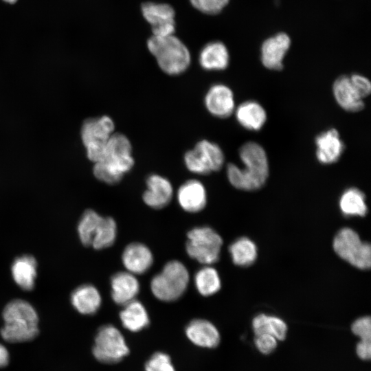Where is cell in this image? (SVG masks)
<instances>
[{"label": "cell", "mask_w": 371, "mask_h": 371, "mask_svg": "<svg viewBox=\"0 0 371 371\" xmlns=\"http://www.w3.org/2000/svg\"><path fill=\"white\" fill-rule=\"evenodd\" d=\"M243 168L235 164L227 165L226 175L230 184L241 190L254 191L262 188L269 173L267 153L261 145L248 142L239 148Z\"/></svg>", "instance_id": "cell-1"}, {"label": "cell", "mask_w": 371, "mask_h": 371, "mask_svg": "<svg viewBox=\"0 0 371 371\" xmlns=\"http://www.w3.org/2000/svg\"><path fill=\"white\" fill-rule=\"evenodd\" d=\"M132 150L129 139L123 133L115 132L107 142L104 157L94 163L95 178L109 185L118 183L134 166Z\"/></svg>", "instance_id": "cell-2"}, {"label": "cell", "mask_w": 371, "mask_h": 371, "mask_svg": "<svg viewBox=\"0 0 371 371\" xmlns=\"http://www.w3.org/2000/svg\"><path fill=\"white\" fill-rule=\"evenodd\" d=\"M4 326L1 335L11 343L32 340L38 333V317L36 310L27 302L14 300L8 302L3 311Z\"/></svg>", "instance_id": "cell-3"}, {"label": "cell", "mask_w": 371, "mask_h": 371, "mask_svg": "<svg viewBox=\"0 0 371 371\" xmlns=\"http://www.w3.org/2000/svg\"><path fill=\"white\" fill-rule=\"evenodd\" d=\"M150 52L159 68L166 74L177 76L185 72L190 65V54L185 44L174 34L152 36L147 42Z\"/></svg>", "instance_id": "cell-4"}, {"label": "cell", "mask_w": 371, "mask_h": 371, "mask_svg": "<svg viewBox=\"0 0 371 371\" xmlns=\"http://www.w3.org/2000/svg\"><path fill=\"white\" fill-rule=\"evenodd\" d=\"M189 279L186 266L179 260H170L153 277L150 289L153 295L161 301H175L185 293Z\"/></svg>", "instance_id": "cell-5"}, {"label": "cell", "mask_w": 371, "mask_h": 371, "mask_svg": "<svg viewBox=\"0 0 371 371\" xmlns=\"http://www.w3.org/2000/svg\"><path fill=\"white\" fill-rule=\"evenodd\" d=\"M115 123L108 115L84 121L80 135L88 159L96 163L104 157L107 142L115 133Z\"/></svg>", "instance_id": "cell-6"}, {"label": "cell", "mask_w": 371, "mask_h": 371, "mask_svg": "<svg viewBox=\"0 0 371 371\" xmlns=\"http://www.w3.org/2000/svg\"><path fill=\"white\" fill-rule=\"evenodd\" d=\"M222 245L221 236L210 227H194L187 233L186 252L201 264L210 265L217 262Z\"/></svg>", "instance_id": "cell-7"}, {"label": "cell", "mask_w": 371, "mask_h": 371, "mask_svg": "<svg viewBox=\"0 0 371 371\" xmlns=\"http://www.w3.org/2000/svg\"><path fill=\"white\" fill-rule=\"evenodd\" d=\"M333 249L343 260L360 269H368L371 265V247L363 242L358 234L349 227L340 229L333 240Z\"/></svg>", "instance_id": "cell-8"}, {"label": "cell", "mask_w": 371, "mask_h": 371, "mask_svg": "<svg viewBox=\"0 0 371 371\" xmlns=\"http://www.w3.org/2000/svg\"><path fill=\"white\" fill-rule=\"evenodd\" d=\"M94 357L104 363H115L129 353L122 333L113 325L102 326L95 335L92 348Z\"/></svg>", "instance_id": "cell-9"}, {"label": "cell", "mask_w": 371, "mask_h": 371, "mask_svg": "<svg viewBox=\"0 0 371 371\" xmlns=\"http://www.w3.org/2000/svg\"><path fill=\"white\" fill-rule=\"evenodd\" d=\"M144 19L151 25L153 36H166L174 34L175 10L167 3L146 2L142 5Z\"/></svg>", "instance_id": "cell-10"}, {"label": "cell", "mask_w": 371, "mask_h": 371, "mask_svg": "<svg viewBox=\"0 0 371 371\" xmlns=\"http://www.w3.org/2000/svg\"><path fill=\"white\" fill-rule=\"evenodd\" d=\"M207 111L213 116L227 118L235 111V100L232 90L221 83L212 85L204 97Z\"/></svg>", "instance_id": "cell-11"}, {"label": "cell", "mask_w": 371, "mask_h": 371, "mask_svg": "<svg viewBox=\"0 0 371 371\" xmlns=\"http://www.w3.org/2000/svg\"><path fill=\"white\" fill-rule=\"evenodd\" d=\"M146 190L142 194L146 205L153 209H162L167 206L173 196V187L165 177L150 174L146 180Z\"/></svg>", "instance_id": "cell-12"}, {"label": "cell", "mask_w": 371, "mask_h": 371, "mask_svg": "<svg viewBox=\"0 0 371 371\" xmlns=\"http://www.w3.org/2000/svg\"><path fill=\"white\" fill-rule=\"evenodd\" d=\"M290 45L291 39L285 33H279L267 38L260 49L261 62L264 67L270 70H281Z\"/></svg>", "instance_id": "cell-13"}, {"label": "cell", "mask_w": 371, "mask_h": 371, "mask_svg": "<svg viewBox=\"0 0 371 371\" xmlns=\"http://www.w3.org/2000/svg\"><path fill=\"white\" fill-rule=\"evenodd\" d=\"M177 199L183 210L190 213L199 212L207 204L206 189L199 180L188 179L178 188Z\"/></svg>", "instance_id": "cell-14"}, {"label": "cell", "mask_w": 371, "mask_h": 371, "mask_svg": "<svg viewBox=\"0 0 371 371\" xmlns=\"http://www.w3.org/2000/svg\"><path fill=\"white\" fill-rule=\"evenodd\" d=\"M315 145L317 160L326 165L337 162L345 148L338 131L333 128L317 135Z\"/></svg>", "instance_id": "cell-15"}, {"label": "cell", "mask_w": 371, "mask_h": 371, "mask_svg": "<svg viewBox=\"0 0 371 371\" xmlns=\"http://www.w3.org/2000/svg\"><path fill=\"white\" fill-rule=\"evenodd\" d=\"M188 339L194 345L205 348H216L220 343V333L216 327L210 321L194 319L186 327Z\"/></svg>", "instance_id": "cell-16"}, {"label": "cell", "mask_w": 371, "mask_h": 371, "mask_svg": "<svg viewBox=\"0 0 371 371\" xmlns=\"http://www.w3.org/2000/svg\"><path fill=\"white\" fill-rule=\"evenodd\" d=\"M111 294L115 303L124 306L135 300L140 285L135 276L128 271H119L111 278Z\"/></svg>", "instance_id": "cell-17"}, {"label": "cell", "mask_w": 371, "mask_h": 371, "mask_svg": "<svg viewBox=\"0 0 371 371\" xmlns=\"http://www.w3.org/2000/svg\"><path fill=\"white\" fill-rule=\"evenodd\" d=\"M122 261L126 271L134 274H143L153 263V256L150 249L141 243H131L124 249Z\"/></svg>", "instance_id": "cell-18"}, {"label": "cell", "mask_w": 371, "mask_h": 371, "mask_svg": "<svg viewBox=\"0 0 371 371\" xmlns=\"http://www.w3.org/2000/svg\"><path fill=\"white\" fill-rule=\"evenodd\" d=\"M333 93L338 105L346 111L355 113L364 108L363 99L354 88L349 76H341L334 81Z\"/></svg>", "instance_id": "cell-19"}, {"label": "cell", "mask_w": 371, "mask_h": 371, "mask_svg": "<svg viewBox=\"0 0 371 371\" xmlns=\"http://www.w3.org/2000/svg\"><path fill=\"white\" fill-rule=\"evenodd\" d=\"M234 113L238 123L244 128L252 131H260L267 119L265 109L254 100L242 102L235 109Z\"/></svg>", "instance_id": "cell-20"}, {"label": "cell", "mask_w": 371, "mask_h": 371, "mask_svg": "<svg viewBox=\"0 0 371 371\" xmlns=\"http://www.w3.org/2000/svg\"><path fill=\"white\" fill-rule=\"evenodd\" d=\"M74 308L83 315H93L100 308L102 297L98 290L91 284H83L76 288L71 295Z\"/></svg>", "instance_id": "cell-21"}, {"label": "cell", "mask_w": 371, "mask_h": 371, "mask_svg": "<svg viewBox=\"0 0 371 371\" xmlns=\"http://www.w3.org/2000/svg\"><path fill=\"white\" fill-rule=\"evenodd\" d=\"M199 60L205 70L221 71L229 65V55L223 43L215 41L207 44L202 49Z\"/></svg>", "instance_id": "cell-22"}, {"label": "cell", "mask_w": 371, "mask_h": 371, "mask_svg": "<svg viewBox=\"0 0 371 371\" xmlns=\"http://www.w3.org/2000/svg\"><path fill=\"white\" fill-rule=\"evenodd\" d=\"M37 262L30 255L16 258L11 267L12 275L16 284L25 291H31L35 284Z\"/></svg>", "instance_id": "cell-23"}, {"label": "cell", "mask_w": 371, "mask_h": 371, "mask_svg": "<svg viewBox=\"0 0 371 371\" xmlns=\"http://www.w3.org/2000/svg\"><path fill=\"white\" fill-rule=\"evenodd\" d=\"M120 313V318L123 327L131 332H138L149 324V317L144 306L134 300L124 305Z\"/></svg>", "instance_id": "cell-24"}, {"label": "cell", "mask_w": 371, "mask_h": 371, "mask_svg": "<svg viewBox=\"0 0 371 371\" xmlns=\"http://www.w3.org/2000/svg\"><path fill=\"white\" fill-rule=\"evenodd\" d=\"M117 237V225L110 216H100L91 236L90 246L95 249L111 247Z\"/></svg>", "instance_id": "cell-25"}, {"label": "cell", "mask_w": 371, "mask_h": 371, "mask_svg": "<svg viewBox=\"0 0 371 371\" xmlns=\"http://www.w3.org/2000/svg\"><path fill=\"white\" fill-rule=\"evenodd\" d=\"M193 149L210 173L219 171L224 165L225 155L217 144L202 139L195 144Z\"/></svg>", "instance_id": "cell-26"}, {"label": "cell", "mask_w": 371, "mask_h": 371, "mask_svg": "<svg viewBox=\"0 0 371 371\" xmlns=\"http://www.w3.org/2000/svg\"><path fill=\"white\" fill-rule=\"evenodd\" d=\"M252 328L255 335L269 334L278 341H283L286 338L288 330L286 324L281 318L263 313L253 319Z\"/></svg>", "instance_id": "cell-27"}, {"label": "cell", "mask_w": 371, "mask_h": 371, "mask_svg": "<svg viewBox=\"0 0 371 371\" xmlns=\"http://www.w3.org/2000/svg\"><path fill=\"white\" fill-rule=\"evenodd\" d=\"M339 205L341 212L346 216H364L367 214L366 196L356 188L346 190L340 196Z\"/></svg>", "instance_id": "cell-28"}, {"label": "cell", "mask_w": 371, "mask_h": 371, "mask_svg": "<svg viewBox=\"0 0 371 371\" xmlns=\"http://www.w3.org/2000/svg\"><path fill=\"white\" fill-rule=\"evenodd\" d=\"M233 262L240 267L253 264L257 258V247L255 243L247 237H241L229 247Z\"/></svg>", "instance_id": "cell-29"}, {"label": "cell", "mask_w": 371, "mask_h": 371, "mask_svg": "<svg viewBox=\"0 0 371 371\" xmlns=\"http://www.w3.org/2000/svg\"><path fill=\"white\" fill-rule=\"evenodd\" d=\"M194 280L197 291L203 296L216 293L221 286L217 271L209 265L199 269L194 275Z\"/></svg>", "instance_id": "cell-30"}, {"label": "cell", "mask_w": 371, "mask_h": 371, "mask_svg": "<svg viewBox=\"0 0 371 371\" xmlns=\"http://www.w3.org/2000/svg\"><path fill=\"white\" fill-rule=\"evenodd\" d=\"M100 217V215L91 209L85 210L82 214L78 225V232L85 246H90L91 232Z\"/></svg>", "instance_id": "cell-31"}, {"label": "cell", "mask_w": 371, "mask_h": 371, "mask_svg": "<svg viewBox=\"0 0 371 371\" xmlns=\"http://www.w3.org/2000/svg\"><path fill=\"white\" fill-rule=\"evenodd\" d=\"M145 371H175V369L168 354L157 352L146 362Z\"/></svg>", "instance_id": "cell-32"}, {"label": "cell", "mask_w": 371, "mask_h": 371, "mask_svg": "<svg viewBox=\"0 0 371 371\" xmlns=\"http://www.w3.org/2000/svg\"><path fill=\"white\" fill-rule=\"evenodd\" d=\"M191 4L200 12L216 14L223 10L229 0H190Z\"/></svg>", "instance_id": "cell-33"}, {"label": "cell", "mask_w": 371, "mask_h": 371, "mask_svg": "<svg viewBox=\"0 0 371 371\" xmlns=\"http://www.w3.org/2000/svg\"><path fill=\"white\" fill-rule=\"evenodd\" d=\"M183 161L186 168L192 173L199 175L210 174L193 148L185 153Z\"/></svg>", "instance_id": "cell-34"}, {"label": "cell", "mask_w": 371, "mask_h": 371, "mask_svg": "<svg viewBox=\"0 0 371 371\" xmlns=\"http://www.w3.org/2000/svg\"><path fill=\"white\" fill-rule=\"evenodd\" d=\"M278 339L269 334L255 335L254 344L257 350L263 355L272 353L278 346Z\"/></svg>", "instance_id": "cell-35"}, {"label": "cell", "mask_w": 371, "mask_h": 371, "mask_svg": "<svg viewBox=\"0 0 371 371\" xmlns=\"http://www.w3.org/2000/svg\"><path fill=\"white\" fill-rule=\"evenodd\" d=\"M353 334L360 340H371V322L370 317L357 319L351 326Z\"/></svg>", "instance_id": "cell-36"}, {"label": "cell", "mask_w": 371, "mask_h": 371, "mask_svg": "<svg viewBox=\"0 0 371 371\" xmlns=\"http://www.w3.org/2000/svg\"><path fill=\"white\" fill-rule=\"evenodd\" d=\"M349 77L354 88L363 99L370 94L371 83L366 77L360 74H352Z\"/></svg>", "instance_id": "cell-37"}, {"label": "cell", "mask_w": 371, "mask_h": 371, "mask_svg": "<svg viewBox=\"0 0 371 371\" xmlns=\"http://www.w3.org/2000/svg\"><path fill=\"white\" fill-rule=\"evenodd\" d=\"M356 354L363 361L369 360L371 357L370 340H359L356 346Z\"/></svg>", "instance_id": "cell-38"}, {"label": "cell", "mask_w": 371, "mask_h": 371, "mask_svg": "<svg viewBox=\"0 0 371 371\" xmlns=\"http://www.w3.org/2000/svg\"><path fill=\"white\" fill-rule=\"evenodd\" d=\"M9 362V352L6 348L0 344V368L8 365Z\"/></svg>", "instance_id": "cell-39"}, {"label": "cell", "mask_w": 371, "mask_h": 371, "mask_svg": "<svg viewBox=\"0 0 371 371\" xmlns=\"http://www.w3.org/2000/svg\"><path fill=\"white\" fill-rule=\"evenodd\" d=\"M4 2L7 3H10V4H14L18 0H2Z\"/></svg>", "instance_id": "cell-40"}]
</instances>
